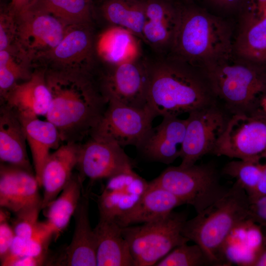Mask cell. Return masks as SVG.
I'll return each instance as SVG.
<instances>
[{"label": "cell", "instance_id": "6da1fadb", "mask_svg": "<svg viewBox=\"0 0 266 266\" xmlns=\"http://www.w3.org/2000/svg\"><path fill=\"white\" fill-rule=\"evenodd\" d=\"M45 68L51 94L46 119L56 127L62 141L80 143L100 121L108 101L94 73Z\"/></svg>", "mask_w": 266, "mask_h": 266}, {"label": "cell", "instance_id": "7a4b0ae2", "mask_svg": "<svg viewBox=\"0 0 266 266\" xmlns=\"http://www.w3.org/2000/svg\"><path fill=\"white\" fill-rule=\"evenodd\" d=\"M155 116H178L218 102L204 70L166 55L150 62L147 92Z\"/></svg>", "mask_w": 266, "mask_h": 266}, {"label": "cell", "instance_id": "3957f363", "mask_svg": "<svg viewBox=\"0 0 266 266\" xmlns=\"http://www.w3.org/2000/svg\"><path fill=\"white\" fill-rule=\"evenodd\" d=\"M235 22L196 3L182 4L178 25L166 55L204 68L232 55Z\"/></svg>", "mask_w": 266, "mask_h": 266}, {"label": "cell", "instance_id": "277c9868", "mask_svg": "<svg viewBox=\"0 0 266 266\" xmlns=\"http://www.w3.org/2000/svg\"><path fill=\"white\" fill-rule=\"evenodd\" d=\"M249 206L247 193L234 183L223 197L187 220L182 234L201 247L212 265H221V252L228 236L249 220Z\"/></svg>", "mask_w": 266, "mask_h": 266}, {"label": "cell", "instance_id": "5b68a950", "mask_svg": "<svg viewBox=\"0 0 266 266\" xmlns=\"http://www.w3.org/2000/svg\"><path fill=\"white\" fill-rule=\"evenodd\" d=\"M202 68L218 101L231 115L261 108V100L266 95V74L232 55Z\"/></svg>", "mask_w": 266, "mask_h": 266}, {"label": "cell", "instance_id": "8992f818", "mask_svg": "<svg viewBox=\"0 0 266 266\" xmlns=\"http://www.w3.org/2000/svg\"><path fill=\"white\" fill-rule=\"evenodd\" d=\"M187 220L185 213L172 211L140 225L122 228L134 266H155L174 248L188 243L182 234Z\"/></svg>", "mask_w": 266, "mask_h": 266}, {"label": "cell", "instance_id": "52a82bcc", "mask_svg": "<svg viewBox=\"0 0 266 266\" xmlns=\"http://www.w3.org/2000/svg\"><path fill=\"white\" fill-rule=\"evenodd\" d=\"M169 191L198 213L223 197L228 189L220 182L219 173L212 164H195L188 167L170 166L150 181Z\"/></svg>", "mask_w": 266, "mask_h": 266}, {"label": "cell", "instance_id": "ba28073f", "mask_svg": "<svg viewBox=\"0 0 266 266\" xmlns=\"http://www.w3.org/2000/svg\"><path fill=\"white\" fill-rule=\"evenodd\" d=\"M213 154L261 161L266 157V112L261 107L231 115Z\"/></svg>", "mask_w": 266, "mask_h": 266}, {"label": "cell", "instance_id": "9c48e42d", "mask_svg": "<svg viewBox=\"0 0 266 266\" xmlns=\"http://www.w3.org/2000/svg\"><path fill=\"white\" fill-rule=\"evenodd\" d=\"M150 62L141 58L115 66H105L94 73L107 100L138 109L149 108L147 92Z\"/></svg>", "mask_w": 266, "mask_h": 266}, {"label": "cell", "instance_id": "30bf717a", "mask_svg": "<svg viewBox=\"0 0 266 266\" xmlns=\"http://www.w3.org/2000/svg\"><path fill=\"white\" fill-rule=\"evenodd\" d=\"M17 32L14 45L34 67L63 38L66 28L52 14L31 6L15 14Z\"/></svg>", "mask_w": 266, "mask_h": 266}, {"label": "cell", "instance_id": "8fae6325", "mask_svg": "<svg viewBox=\"0 0 266 266\" xmlns=\"http://www.w3.org/2000/svg\"><path fill=\"white\" fill-rule=\"evenodd\" d=\"M180 166L196 164L203 156L213 154L231 114L219 102L188 114Z\"/></svg>", "mask_w": 266, "mask_h": 266}, {"label": "cell", "instance_id": "7c38bea8", "mask_svg": "<svg viewBox=\"0 0 266 266\" xmlns=\"http://www.w3.org/2000/svg\"><path fill=\"white\" fill-rule=\"evenodd\" d=\"M93 25L68 26L58 45L42 57L35 66L94 73L97 59Z\"/></svg>", "mask_w": 266, "mask_h": 266}, {"label": "cell", "instance_id": "4fadbf2b", "mask_svg": "<svg viewBox=\"0 0 266 266\" xmlns=\"http://www.w3.org/2000/svg\"><path fill=\"white\" fill-rule=\"evenodd\" d=\"M155 117L150 108L138 109L109 100L90 136L107 139L122 147H137L152 127Z\"/></svg>", "mask_w": 266, "mask_h": 266}, {"label": "cell", "instance_id": "5bb4252c", "mask_svg": "<svg viewBox=\"0 0 266 266\" xmlns=\"http://www.w3.org/2000/svg\"><path fill=\"white\" fill-rule=\"evenodd\" d=\"M80 143L77 166L79 176L92 180L108 179L133 168V162L122 147L107 139L89 136Z\"/></svg>", "mask_w": 266, "mask_h": 266}, {"label": "cell", "instance_id": "9a60e30c", "mask_svg": "<svg viewBox=\"0 0 266 266\" xmlns=\"http://www.w3.org/2000/svg\"><path fill=\"white\" fill-rule=\"evenodd\" d=\"M149 186L133 168L109 178L98 198L100 218L116 221L137 203Z\"/></svg>", "mask_w": 266, "mask_h": 266}, {"label": "cell", "instance_id": "2e32d148", "mask_svg": "<svg viewBox=\"0 0 266 266\" xmlns=\"http://www.w3.org/2000/svg\"><path fill=\"white\" fill-rule=\"evenodd\" d=\"M232 56L266 74V11L243 12L235 23Z\"/></svg>", "mask_w": 266, "mask_h": 266}, {"label": "cell", "instance_id": "e0dca14e", "mask_svg": "<svg viewBox=\"0 0 266 266\" xmlns=\"http://www.w3.org/2000/svg\"><path fill=\"white\" fill-rule=\"evenodd\" d=\"M40 187L34 173L8 164L0 166V206L15 215L42 209Z\"/></svg>", "mask_w": 266, "mask_h": 266}, {"label": "cell", "instance_id": "ac0fdd59", "mask_svg": "<svg viewBox=\"0 0 266 266\" xmlns=\"http://www.w3.org/2000/svg\"><path fill=\"white\" fill-rule=\"evenodd\" d=\"M145 21L142 40L154 51L166 55L178 25L182 4L175 0H144Z\"/></svg>", "mask_w": 266, "mask_h": 266}, {"label": "cell", "instance_id": "d6986e66", "mask_svg": "<svg viewBox=\"0 0 266 266\" xmlns=\"http://www.w3.org/2000/svg\"><path fill=\"white\" fill-rule=\"evenodd\" d=\"M45 70L44 67H35L30 78L16 84L0 99V104L8 107L20 119L45 117L51 101Z\"/></svg>", "mask_w": 266, "mask_h": 266}, {"label": "cell", "instance_id": "ffe728a7", "mask_svg": "<svg viewBox=\"0 0 266 266\" xmlns=\"http://www.w3.org/2000/svg\"><path fill=\"white\" fill-rule=\"evenodd\" d=\"M187 123V119L178 116L163 117L162 122L151 128L137 149L149 160L172 163L180 156Z\"/></svg>", "mask_w": 266, "mask_h": 266}, {"label": "cell", "instance_id": "44dd1931", "mask_svg": "<svg viewBox=\"0 0 266 266\" xmlns=\"http://www.w3.org/2000/svg\"><path fill=\"white\" fill-rule=\"evenodd\" d=\"M75 227L71 241L55 260L54 265L96 266L97 240L89 217V200L82 195L74 214Z\"/></svg>", "mask_w": 266, "mask_h": 266}, {"label": "cell", "instance_id": "7402d4cb", "mask_svg": "<svg viewBox=\"0 0 266 266\" xmlns=\"http://www.w3.org/2000/svg\"><path fill=\"white\" fill-rule=\"evenodd\" d=\"M80 143L66 142L50 153L43 168L42 209H45L60 194L71 179L77 166Z\"/></svg>", "mask_w": 266, "mask_h": 266}, {"label": "cell", "instance_id": "603a6c76", "mask_svg": "<svg viewBox=\"0 0 266 266\" xmlns=\"http://www.w3.org/2000/svg\"><path fill=\"white\" fill-rule=\"evenodd\" d=\"M139 39L123 28L108 26L96 36L97 58L105 66H115L139 59Z\"/></svg>", "mask_w": 266, "mask_h": 266}, {"label": "cell", "instance_id": "cb8c5ba5", "mask_svg": "<svg viewBox=\"0 0 266 266\" xmlns=\"http://www.w3.org/2000/svg\"><path fill=\"white\" fill-rule=\"evenodd\" d=\"M97 266H134L129 244L115 220L100 217L94 229Z\"/></svg>", "mask_w": 266, "mask_h": 266}, {"label": "cell", "instance_id": "d4e9b609", "mask_svg": "<svg viewBox=\"0 0 266 266\" xmlns=\"http://www.w3.org/2000/svg\"><path fill=\"white\" fill-rule=\"evenodd\" d=\"M27 138L23 125L10 109L0 104V160L1 163L32 172L26 149Z\"/></svg>", "mask_w": 266, "mask_h": 266}, {"label": "cell", "instance_id": "484cf974", "mask_svg": "<svg viewBox=\"0 0 266 266\" xmlns=\"http://www.w3.org/2000/svg\"><path fill=\"white\" fill-rule=\"evenodd\" d=\"M149 182L148 188L137 203L115 221L121 227L151 221L184 204L169 191Z\"/></svg>", "mask_w": 266, "mask_h": 266}, {"label": "cell", "instance_id": "4316f807", "mask_svg": "<svg viewBox=\"0 0 266 266\" xmlns=\"http://www.w3.org/2000/svg\"><path fill=\"white\" fill-rule=\"evenodd\" d=\"M20 120L30 148L34 173L41 187L44 164L50 154V150L60 146L62 141L60 134L56 127L46 119L34 118Z\"/></svg>", "mask_w": 266, "mask_h": 266}, {"label": "cell", "instance_id": "83f0119b", "mask_svg": "<svg viewBox=\"0 0 266 266\" xmlns=\"http://www.w3.org/2000/svg\"><path fill=\"white\" fill-rule=\"evenodd\" d=\"M99 7L109 26L123 28L142 40L145 21L144 0H103Z\"/></svg>", "mask_w": 266, "mask_h": 266}, {"label": "cell", "instance_id": "f1b7e54d", "mask_svg": "<svg viewBox=\"0 0 266 266\" xmlns=\"http://www.w3.org/2000/svg\"><path fill=\"white\" fill-rule=\"evenodd\" d=\"M82 182L79 176L73 175L71 179L58 196L46 209L45 221L57 236L67 226L77 209L82 197Z\"/></svg>", "mask_w": 266, "mask_h": 266}, {"label": "cell", "instance_id": "f546056e", "mask_svg": "<svg viewBox=\"0 0 266 266\" xmlns=\"http://www.w3.org/2000/svg\"><path fill=\"white\" fill-rule=\"evenodd\" d=\"M29 6L52 14L66 26L93 25L92 0H33Z\"/></svg>", "mask_w": 266, "mask_h": 266}, {"label": "cell", "instance_id": "4dcf8cb0", "mask_svg": "<svg viewBox=\"0 0 266 266\" xmlns=\"http://www.w3.org/2000/svg\"><path fill=\"white\" fill-rule=\"evenodd\" d=\"M34 67L14 45L0 51V97L3 98L16 84L29 79Z\"/></svg>", "mask_w": 266, "mask_h": 266}, {"label": "cell", "instance_id": "1f68e13d", "mask_svg": "<svg viewBox=\"0 0 266 266\" xmlns=\"http://www.w3.org/2000/svg\"><path fill=\"white\" fill-rule=\"evenodd\" d=\"M53 235L46 222H39L36 231L30 238L23 239L15 236L9 254L0 261V265L4 266L7 262L17 257L47 255L49 242Z\"/></svg>", "mask_w": 266, "mask_h": 266}, {"label": "cell", "instance_id": "d6a6232c", "mask_svg": "<svg viewBox=\"0 0 266 266\" xmlns=\"http://www.w3.org/2000/svg\"><path fill=\"white\" fill-rule=\"evenodd\" d=\"M263 171L261 161L239 160L228 163L222 169L223 174L235 180V182L243 189L249 199L253 195Z\"/></svg>", "mask_w": 266, "mask_h": 266}, {"label": "cell", "instance_id": "836d02e7", "mask_svg": "<svg viewBox=\"0 0 266 266\" xmlns=\"http://www.w3.org/2000/svg\"><path fill=\"white\" fill-rule=\"evenodd\" d=\"M185 243L174 248L160 260L156 266H204L212 265L206 254L198 244Z\"/></svg>", "mask_w": 266, "mask_h": 266}, {"label": "cell", "instance_id": "e575fe53", "mask_svg": "<svg viewBox=\"0 0 266 266\" xmlns=\"http://www.w3.org/2000/svg\"><path fill=\"white\" fill-rule=\"evenodd\" d=\"M41 209L35 208L15 215L12 227L15 236L23 239H29L32 236L39 223L38 218Z\"/></svg>", "mask_w": 266, "mask_h": 266}, {"label": "cell", "instance_id": "d590c367", "mask_svg": "<svg viewBox=\"0 0 266 266\" xmlns=\"http://www.w3.org/2000/svg\"><path fill=\"white\" fill-rule=\"evenodd\" d=\"M17 32L16 16L7 8L0 14V51L14 43Z\"/></svg>", "mask_w": 266, "mask_h": 266}, {"label": "cell", "instance_id": "8d00e7d4", "mask_svg": "<svg viewBox=\"0 0 266 266\" xmlns=\"http://www.w3.org/2000/svg\"><path fill=\"white\" fill-rule=\"evenodd\" d=\"M15 237L12 227L7 220L0 221V260H3L9 254Z\"/></svg>", "mask_w": 266, "mask_h": 266}, {"label": "cell", "instance_id": "74e56055", "mask_svg": "<svg viewBox=\"0 0 266 266\" xmlns=\"http://www.w3.org/2000/svg\"><path fill=\"white\" fill-rule=\"evenodd\" d=\"M249 220L266 228V196L250 202Z\"/></svg>", "mask_w": 266, "mask_h": 266}, {"label": "cell", "instance_id": "f35d334b", "mask_svg": "<svg viewBox=\"0 0 266 266\" xmlns=\"http://www.w3.org/2000/svg\"><path fill=\"white\" fill-rule=\"evenodd\" d=\"M47 255L38 257L23 256L14 258L7 262L4 266H38L45 261Z\"/></svg>", "mask_w": 266, "mask_h": 266}, {"label": "cell", "instance_id": "ab89813d", "mask_svg": "<svg viewBox=\"0 0 266 266\" xmlns=\"http://www.w3.org/2000/svg\"><path fill=\"white\" fill-rule=\"evenodd\" d=\"M264 159L262 176L253 195L249 198L250 202L266 196V157Z\"/></svg>", "mask_w": 266, "mask_h": 266}, {"label": "cell", "instance_id": "60d3db41", "mask_svg": "<svg viewBox=\"0 0 266 266\" xmlns=\"http://www.w3.org/2000/svg\"><path fill=\"white\" fill-rule=\"evenodd\" d=\"M263 243L262 249L251 266H266V228L262 227Z\"/></svg>", "mask_w": 266, "mask_h": 266}, {"label": "cell", "instance_id": "b9f144b4", "mask_svg": "<svg viewBox=\"0 0 266 266\" xmlns=\"http://www.w3.org/2000/svg\"><path fill=\"white\" fill-rule=\"evenodd\" d=\"M33 0H11L7 9L13 14H17L27 8Z\"/></svg>", "mask_w": 266, "mask_h": 266}, {"label": "cell", "instance_id": "7bdbcfd3", "mask_svg": "<svg viewBox=\"0 0 266 266\" xmlns=\"http://www.w3.org/2000/svg\"><path fill=\"white\" fill-rule=\"evenodd\" d=\"M245 10L259 13L266 10V0H249Z\"/></svg>", "mask_w": 266, "mask_h": 266}, {"label": "cell", "instance_id": "ee69618b", "mask_svg": "<svg viewBox=\"0 0 266 266\" xmlns=\"http://www.w3.org/2000/svg\"><path fill=\"white\" fill-rule=\"evenodd\" d=\"M261 108L266 112V95L262 98L261 101Z\"/></svg>", "mask_w": 266, "mask_h": 266}, {"label": "cell", "instance_id": "f6af8a7d", "mask_svg": "<svg viewBox=\"0 0 266 266\" xmlns=\"http://www.w3.org/2000/svg\"><path fill=\"white\" fill-rule=\"evenodd\" d=\"M183 4L194 3L196 0H175Z\"/></svg>", "mask_w": 266, "mask_h": 266}, {"label": "cell", "instance_id": "bcb514c9", "mask_svg": "<svg viewBox=\"0 0 266 266\" xmlns=\"http://www.w3.org/2000/svg\"><path fill=\"white\" fill-rule=\"evenodd\" d=\"M100 0L102 1V0Z\"/></svg>", "mask_w": 266, "mask_h": 266}]
</instances>
